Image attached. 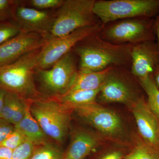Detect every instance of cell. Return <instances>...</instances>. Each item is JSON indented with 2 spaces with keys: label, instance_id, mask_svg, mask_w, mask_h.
<instances>
[{
  "label": "cell",
  "instance_id": "1",
  "mask_svg": "<svg viewBox=\"0 0 159 159\" xmlns=\"http://www.w3.org/2000/svg\"><path fill=\"white\" fill-rule=\"evenodd\" d=\"M133 46L113 43L102 39L98 33L78 43L74 49L79 57V70L98 72L131 64Z\"/></svg>",
  "mask_w": 159,
  "mask_h": 159
},
{
  "label": "cell",
  "instance_id": "2",
  "mask_svg": "<svg viewBox=\"0 0 159 159\" xmlns=\"http://www.w3.org/2000/svg\"><path fill=\"white\" fill-rule=\"evenodd\" d=\"M41 49L29 52L12 63L0 67V88L27 100L42 97L34 81Z\"/></svg>",
  "mask_w": 159,
  "mask_h": 159
},
{
  "label": "cell",
  "instance_id": "3",
  "mask_svg": "<svg viewBox=\"0 0 159 159\" xmlns=\"http://www.w3.org/2000/svg\"><path fill=\"white\" fill-rule=\"evenodd\" d=\"M28 100L30 112L46 135L62 143L68 130L72 111L53 97Z\"/></svg>",
  "mask_w": 159,
  "mask_h": 159
},
{
  "label": "cell",
  "instance_id": "4",
  "mask_svg": "<svg viewBox=\"0 0 159 159\" xmlns=\"http://www.w3.org/2000/svg\"><path fill=\"white\" fill-rule=\"evenodd\" d=\"M93 12L103 26L126 19L154 18L159 13V0L96 1Z\"/></svg>",
  "mask_w": 159,
  "mask_h": 159
},
{
  "label": "cell",
  "instance_id": "5",
  "mask_svg": "<svg viewBox=\"0 0 159 159\" xmlns=\"http://www.w3.org/2000/svg\"><path fill=\"white\" fill-rule=\"evenodd\" d=\"M95 2L96 0H64L55 16L48 40L99 23L93 12Z\"/></svg>",
  "mask_w": 159,
  "mask_h": 159
},
{
  "label": "cell",
  "instance_id": "6",
  "mask_svg": "<svg viewBox=\"0 0 159 159\" xmlns=\"http://www.w3.org/2000/svg\"><path fill=\"white\" fill-rule=\"evenodd\" d=\"M154 19H126L112 22L104 27L99 33L102 39L117 44L134 45L156 41Z\"/></svg>",
  "mask_w": 159,
  "mask_h": 159
},
{
  "label": "cell",
  "instance_id": "7",
  "mask_svg": "<svg viewBox=\"0 0 159 159\" xmlns=\"http://www.w3.org/2000/svg\"><path fill=\"white\" fill-rule=\"evenodd\" d=\"M78 71L76 57L71 51L50 68L36 70L35 76L49 97H56L68 91Z\"/></svg>",
  "mask_w": 159,
  "mask_h": 159
},
{
  "label": "cell",
  "instance_id": "8",
  "mask_svg": "<svg viewBox=\"0 0 159 159\" xmlns=\"http://www.w3.org/2000/svg\"><path fill=\"white\" fill-rule=\"evenodd\" d=\"M101 23L77 29L68 34L48 40L41 49L38 57L36 70L50 68L74 48L78 43L98 34L103 28Z\"/></svg>",
  "mask_w": 159,
  "mask_h": 159
},
{
  "label": "cell",
  "instance_id": "9",
  "mask_svg": "<svg viewBox=\"0 0 159 159\" xmlns=\"http://www.w3.org/2000/svg\"><path fill=\"white\" fill-rule=\"evenodd\" d=\"M125 66H112L100 88L97 98L104 103H124L130 105L140 97L132 84Z\"/></svg>",
  "mask_w": 159,
  "mask_h": 159
},
{
  "label": "cell",
  "instance_id": "10",
  "mask_svg": "<svg viewBox=\"0 0 159 159\" xmlns=\"http://www.w3.org/2000/svg\"><path fill=\"white\" fill-rule=\"evenodd\" d=\"M74 111L84 122L106 136L117 138L124 133L123 123L120 117L113 111L98 103L81 107Z\"/></svg>",
  "mask_w": 159,
  "mask_h": 159
},
{
  "label": "cell",
  "instance_id": "11",
  "mask_svg": "<svg viewBox=\"0 0 159 159\" xmlns=\"http://www.w3.org/2000/svg\"><path fill=\"white\" fill-rule=\"evenodd\" d=\"M48 39L37 33L22 31L0 45V67L12 63L29 52L41 48Z\"/></svg>",
  "mask_w": 159,
  "mask_h": 159
},
{
  "label": "cell",
  "instance_id": "12",
  "mask_svg": "<svg viewBox=\"0 0 159 159\" xmlns=\"http://www.w3.org/2000/svg\"><path fill=\"white\" fill-rule=\"evenodd\" d=\"M18 2L15 9L12 22L25 32L41 34L48 39L55 16L46 10L26 7Z\"/></svg>",
  "mask_w": 159,
  "mask_h": 159
},
{
  "label": "cell",
  "instance_id": "13",
  "mask_svg": "<svg viewBox=\"0 0 159 159\" xmlns=\"http://www.w3.org/2000/svg\"><path fill=\"white\" fill-rule=\"evenodd\" d=\"M140 138L159 151V121L142 96L129 105Z\"/></svg>",
  "mask_w": 159,
  "mask_h": 159
},
{
  "label": "cell",
  "instance_id": "14",
  "mask_svg": "<svg viewBox=\"0 0 159 159\" xmlns=\"http://www.w3.org/2000/svg\"><path fill=\"white\" fill-rule=\"evenodd\" d=\"M159 64V48L155 41H149L133 47L131 73L138 80L152 75Z\"/></svg>",
  "mask_w": 159,
  "mask_h": 159
},
{
  "label": "cell",
  "instance_id": "15",
  "mask_svg": "<svg viewBox=\"0 0 159 159\" xmlns=\"http://www.w3.org/2000/svg\"><path fill=\"white\" fill-rule=\"evenodd\" d=\"M98 144L96 137L85 130L74 134L63 159H84L96 148Z\"/></svg>",
  "mask_w": 159,
  "mask_h": 159
},
{
  "label": "cell",
  "instance_id": "16",
  "mask_svg": "<svg viewBox=\"0 0 159 159\" xmlns=\"http://www.w3.org/2000/svg\"><path fill=\"white\" fill-rule=\"evenodd\" d=\"M111 67L98 72L79 70L67 92L76 90H95L100 89Z\"/></svg>",
  "mask_w": 159,
  "mask_h": 159
},
{
  "label": "cell",
  "instance_id": "17",
  "mask_svg": "<svg viewBox=\"0 0 159 159\" xmlns=\"http://www.w3.org/2000/svg\"><path fill=\"white\" fill-rule=\"evenodd\" d=\"M100 88L95 90H76L54 97L67 109L72 111L81 107L97 103Z\"/></svg>",
  "mask_w": 159,
  "mask_h": 159
},
{
  "label": "cell",
  "instance_id": "18",
  "mask_svg": "<svg viewBox=\"0 0 159 159\" xmlns=\"http://www.w3.org/2000/svg\"><path fill=\"white\" fill-rule=\"evenodd\" d=\"M15 127L21 132L35 146L43 145L49 142L48 137L43 131L30 112L29 102L25 117Z\"/></svg>",
  "mask_w": 159,
  "mask_h": 159
},
{
  "label": "cell",
  "instance_id": "19",
  "mask_svg": "<svg viewBox=\"0 0 159 159\" xmlns=\"http://www.w3.org/2000/svg\"><path fill=\"white\" fill-rule=\"evenodd\" d=\"M138 80L147 95V102L149 108L159 121V89L154 82L152 75Z\"/></svg>",
  "mask_w": 159,
  "mask_h": 159
},
{
  "label": "cell",
  "instance_id": "20",
  "mask_svg": "<svg viewBox=\"0 0 159 159\" xmlns=\"http://www.w3.org/2000/svg\"><path fill=\"white\" fill-rule=\"evenodd\" d=\"M125 159H159V151L152 147L141 138L136 140L134 148Z\"/></svg>",
  "mask_w": 159,
  "mask_h": 159
},
{
  "label": "cell",
  "instance_id": "21",
  "mask_svg": "<svg viewBox=\"0 0 159 159\" xmlns=\"http://www.w3.org/2000/svg\"><path fill=\"white\" fill-rule=\"evenodd\" d=\"M64 154L50 142L35 146L30 159H63Z\"/></svg>",
  "mask_w": 159,
  "mask_h": 159
},
{
  "label": "cell",
  "instance_id": "22",
  "mask_svg": "<svg viewBox=\"0 0 159 159\" xmlns=\"http://www.w3.org/2000/svg\"><path fill=\"white\" fill-rule=\"evenodd\" d=\"M22 31L12 22H0V45L17 36Z\"/></svg>",
  "mask_w": 159,
  "mask_h": 159
},
{
  "label": "cell",
  "instance_id": "23",
  "mask_svg": "<svg viewBox=\"0 0 159 159\" xmlns=\"http://www.w3.org/2000/svg\"><path fill=\"white\" fill-rule=\"evenodd\" d=\"M18 1L0 0V22H12Z\"/></svg>",
  "mask_w": 159,
  "mask_h": 159
},
{
  "label": "cell",
  "instance_id": "24",
  "mask_svg": "<svg viewBox=\"0 0 159 159\" xmlns=\"http://www.w3.org/2000/svg\"><path fill=\"white\" fill-rule=\"evenodd\" d=\"M28 106L29 100L17 95L11 119V124L15 126L19 123L25 117Z\"/></svg>",
  "mask_w": 159,
  "mask_h": 159
},
{
  "label": "cell",
  "instance_id": "25",
  "mask_svg": "<svg viewBox=\"0 0 159 159\" xmlns=\"http://www.w3.org/2000/svg\"><path fill=\"white\" fill-rule=\"evenodd\" d=\"M28 139L25 135L15 128L14 130L9 134L4 141L0 143V145L13 150L22 145Z\"/></svg>",
  "mask_w": 159,
  "mask_h": 159
},
{
  "label": "cell",
  "instance_id": "26",
  "mask_svg": "<svg viewBox=\"0 0 159 159\" xmlns=\"http://www.w3.org/2000/svg\"><path fill=\"white\" fill-rule=\"evenodd\" d=\"M16 94L7 92L3 104L1 117L11 123Z\"/></svg>",
  "mask_w": 159,
  "mask_h": 159
},
{
  "label": "cell",
  "instance_id": "27",
  "mask_svg": "<svg viewBox=\"0 0 159 159\" xmlns=\"http://www.w3.org/2000/svg\"><path fill=\"white\" fill-rule=\"evenodd\" d=\"M35 146L28 139L12 151L11 159H30Z\"/></svg>",
  "mask_w": 159,
  "mask_h": 159
},
{
  "label": "cell",
  "instance_id": "28",
  "mask_svg": "<svg viewBox=\"0 0 159 159\" xmlns=\"http://www.w3.org/2000/svg\"><path fill=\"white\" fill-rule=\"evenodd\" d=\"M64 0H31L30 5L34 9L40 10L60 8Z\"/></svg>",
  "mask_w": 159,
  "mask_h": 159
},
{
  "label": "cell",
  "instance_id": "29",
  "mask_svg": "<svg viewBox=\"0 0 159 159\" xmlns=\"http://www.w3.org/2000/svg\"><path fill=\"white\" fill-rule=\"evenodd\" d=\"M15 129L13 124L0 117V143Z\"/></svg>",
  "mask_w": 159,
  "mask_h": 159
},
{
  "label": "cell",
  "instance_id": "30",
  "mask_svg": "<svg viewBox=\"0 0 159 159\" xmlns=\"http://www.w3.org/2000/svg\"><path fill=\"white\" fill-rule=\"evenodd\" d=\"M12 150L0 145V159H11Z\"/></svg>",
  "mask_w": 159,
  "mask_h": 159
},
{
  "label": "cell",
  "instance_id": "31",
  "mask_svg": "<svg viewBox=\"0 0 159 159\" xmlns=\"http://www.w3.org/2000/svg\"><path fill=\"white\" fill-rule=\"evenodd\" d=\"M153 29L157 43L159 48V13L154 19Z\"/></svg>",
  "mask_w": 159,
  "mask_h": 159
},
{
  "label": "cell",
  "instance_id": "32",
  "mask_svg": "<svg viewBox=\"0 0 159 159\" xmlns=\"http://www.w3.org/2000/svg\"><path fill=\"white\" fill-rule=\"evenodd\" d=\"M122 153L120 152L115 151L107 154L102 159H122Z\"/></svg>",
  "mask_w": 159,
  "mask_h": 159
},
{
  "label": "cell",
  "instance_id": "33",
  "mask_svg": "<svg viewBox=\"0 0 159 159\" xmlns=\"http://www.w3.org/2000/svg\"><path fill=\"white\" fill-rule=\"evenodd\" d=\"M152 77L155 84L159 89V64L154 71Z\"/></svg>",
  "mask_w": 159,
  "mask_h": 159
},
{
  "label": "cell",
  "instance_id": "34",
  "mask_svg": "<svg viewBox=\"0 0 159 159\" xmlns=\"http://www.w3.org/2000/svg\"><path fill=\"white\" fill-rule=\"evenodd\" d=\"M7 93V92L6 90L0 88V117L4 104V100Z\"/></svg>",
  "mask_w": 159,
  "mask_h": 159
},
{
  "label": "cell",
  "instance_id": "35",
  "mask_svg": "<svg viewBox=\"0 0 159 159\" xmlns=\"http://www.w3.org/2000/svg\"></svg>",
  "mask_w": 159,
  "mask_h": 159
}]
</instances>
